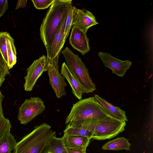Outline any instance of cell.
Wrapping results in <instances>:
<instances>
[{
	"mask_svg": "<svg viewBox=\"0 0 153 153\" xmlns=\"http://www.w3.org/2000/svg\"><path fill=\"white\" fill-rule=\"evenodd\" d=\"M71 0H55L50 6L40 28V35L47 51L52 44L61 21L72 5Z\"/></svg>",
	"mask_w": 153,
	"mask_h": 153,
	"instance_id": "cell-1",
	"label": "cell"
},
{
	"mask_svg": "<svg viewBox=\"0 0 153 153\" xmlns=\"http://www.w3.org/2000/svg\"><path fill=\"white\" fill-rule=\"evenodd\" d=\"M56 134L50 125L43 123L17 142L12 153H43Z\"/></svg>",
	"mask_w": 153,
	"mask_h": 153,
	"instance_id": "cell-2",
	"label": "cell"
},
{
	"mask_svg": "<svg viewBox=\"0 0 153 153\" xmlns=\"http://www.w3.org/2000/svg\"><path fill=\"white\" fill-rule=\"evenodd\" d=\"M61 53L67 67L80 83L83 93H92L95 90L96 85L90 78L88 69L79 56L68 47Z\"/></svg>",
	"mask_w": 153,
	"mask_h": 153,
	"instance_id": "cell-3",
	"label": "cell"
},
{
	"mask_svg": "<svg viewBox=\"0 0 153 153\" xmlns=\"http://www.w3.org/2000/svg\"><path fill=\"white\" fill-rule=\"evenodd\" d=\"M108 116L94 97H91L79 100L73 105L65 123L68 124L91 118L100 120Z\"/></svg>",
	"mask_w": 153,
	"mask_h": 153,
	"instance_id": "cell-4",
	"label": "cell"
},
{
	"mask_svg": "<svg viewBox=\"0 0 153 153\" xmlns=\"http://www.w3.org/2000/svg\"><path fill=\"white\" fill-rule=\"evenodd\" d=\"M126 125V122L108 116L99 120L91 139L98 140L111 139L123 131Z\"/></svg>",
	"mask_w": 153,
	"mask_h": 153,
	"instance_id": "cell-5",
	"label": "cell"
},
{
	"mask_svg": "<svg viewBox=\"0 0 153 153\" xmlns=\"http://www.w3.org/2000/svg\"><path fill=\"white\" fill-rule=\"evenodd\" d=\"M45 109L41 98L38 97L26 99L19 108L18 119L21 124H27Z\"/></svg>",
	"mask_w": 153,
	"mask_h": 153,
	"instance_id": "cell-6",
	"label": "cell"
},
{
	"mask_svg": "<svg viewBox=\"0 0 153 153\" xmlns=\"http://www.w3.org/2000/svg\"><path fill=\"white\" fill-rule=\"evenodd\" d=\"M26 70L24 86L25 91H30L39 78L44 72L47 71V57L43 55L35 60Z\"/></svg>",
	"mask_w": 153,
	"mask_h": 153,
	"instance_id": "cell-7",
	"label": "cell"
},
{
	"mask_svg": "<svg viewBox=\"0 0 153 153\" xmlns=\"http://www.w3.org/2000/svg\"><path fill=\"white\" fill-rule=\"evenodd\" d=\"M47 68L49 83L56 97L60 98L65 96V87L67 84L64 78L59 73V68L54 65L53 60L47 59Z\"/></svg>",
	"mask_w": 153,
	"mask_h": 153,
	"instance_id": "cell-8",
	"label": "cell"
},
{
	"mask_svg": "<svg viewBox=\"0 0 153 153\" xmlns=\"http://www.w3.org/2000/svg\"><path fill=\"white\" fill-rule=\"evenodd\" d=\"M98 55L104 66L111 69L113 73L118 76L123 77L131 65L132 62L129 60H121L108 53L99 52Z\"/></svg>",
	"mask_w": 153,
	"mask_h": 153,
	"instance_id": "cell-9",
	"label": "cell"
},
{
	"mask_svg": "<svg viewBox=\"0 0 153 153\" xmlns=\"http://www.w3.org/2000/svg\"><path fill=\"white\" fill-rule=\"evenodd\" d=\"M98 24L95 16L91 12L73 7L72 26L78 27L86 33L89 28Z\"/></svg>",
	"mask_w": 153,
	"mask_h": 153,
	"instance_id": "cell-10",
	"label": "cell"
},
{
	"mask_svg": "<svg viewBox=\"0 0 153 153\" xmlns=\"http://www.w3.org/2000/svg\"><path fill=\"white\" fill-rule=\"evenodd\" d=\"M86 33L78 27L73 25L69 38V43L73 48L83 55L88 53L90 48Z\"/></svg>",
	"mask_w": 153,
	"mask_h": 153,
	"instance_id": "cell-11",
	"label": "cell"
},
{
	"mask_svg": "<svg viewBox=\"0 0 153 153\" xmlns=\"http://www.w3.org/2000/svg\"><path fill=\"white\" fill-rule=\"evenodd\" d=\"M68 12L63 18L53 42L47 51V59L52 60L59 55L64 46L65 43L64 42V32Z\"/></svg>",
	"mask_w": 153,
	"mask_h": 153,
	"instance_id": "cell-12",
	"label": "cell"
},
{
	"mask_svg": "<svg viewBox=\"0 0 153 153\" xmlns=\"http://www.w3.org/2000/svg\"><path fill=\"white\" fill-rule=\"evenodd\" d=\"M94 97L107 115L116 119L125 122L128 121L125 111L120 108L115 106L99 95L95 94Z\"/></svg>",
	"mask_w": 153,
	"mask_h": 153,
	"instance_id": "cell-13",
	"label": "cell"
},
{
	"mask_svg": "<svg viewBox=\"0 0 153 153\" xmlns=\"http://www.w3.org/2000/svg\"><path fill=\"white\" fill-rule=\"evenodd\" d=\"M61 73L69 83L72 88V92L74 96L79 100L82 99V95L83 93V89L78 81L69 70L65 62L62 64Z\"/></svg>",
	"mask_w": 153,
	"mask_h": 153,
	"instance_id": "cell-14",
	"label": "cell"
},
{
	"mask_svg": "<svg viewBox=\"0 0 153 153\" xmlns=\"http://www.w3.org/2000/svg\"><path fill=\"white\" fill-rule=\"evenodd\" d=\"M63 136L66 147L69 149L87 148L91 139L89 137L83 136L65 134Z\"/></svg>",
	"mask_w": 153,
	"mask_h": 153,
	"instance_id": "cell-15",
	"label": "cell"
},
{
	"mask_svg": "<svg viewBox=\"0 0 153 153\" xmlns=\"http://www.w3.org/2000/svg\"><path fill=\"white\" fill-rule=\"evenodd\" d=\"M69 153L66 147L64 136L60 138L53 137L45 149L43 153Z\"/></svg>",
	"mask_w": 153,
	"mask_h": 153,
	"instance_id": "cell-16",
	"label": "cell"
},
{
	"mask_svg": "<svg viewBox=\"0 0 153 153\" xmlns=\"http://www.w3.org/2000/svg\"><path fill=\"white\" fill-rule=\"evenodd\" d=\"M128 140L124 137H119L109 141L102 146V149L105 150H130L131 144Z\"/></svg>",
	"mask_w": 153,
	"mask_h": 153,
	"instance_id": "cell-17",
	"label": "cell"
},
{
	"mask_svg": "<svg viewBox=\"0 0 153 153\" xmlns=\"http://www.w3.org/2000/svg\"><path fill=\"white\" fill-rule=\"evenodd\" d=\"M16 143L10 131L7 132L0 140V153H11Z\"/></svg>",
	"mask_w": 153,
	"mask_h": 153,
	"instance_id": "cell-18",
	"label": "cell"
},
{
	"mask_svg": "<svg viewBox=\"0 0 153 153\" xmlns=\"http://www.w3.org/2000/svg\"><path fill=\"white\" fill-rule=\"evenodd\" d=\"M16 52L13 39L9 36L7 48V64L9 69L12 68L16 62Z\"/></svg>",
	"mask_w": 153,
	"mask_h": 153,
	"instance_id": "cell-19",
	"label": "cell"
},
{
	"mask_svg": "<svg viewBox=\"0 0 153 153\" xmlns=\"http://www.w3.org/2000/svg\"><path fill=\"white\" fill-rule=\"evenodd\" d=\"M64 134L87 137L91 139L93 133L85 129L68 124L64 131Z\"/></svg>",
	"mask_w": 153,
	"mask_h": 153,
	"instance_id": "cell-20",
	"label": "cell"
},
{
	"mask_svg": "<svg viewBox=\"0 0 153 153\" xmlns=\"http://www.w3.org/2000/svg\"><path fill=\"white\" fill-rule=\"evenodd\" d=\"M10 35L7 32H0V52L7 65L8 39Z\"/></svg>",
	"mask_w": 153,
	"mask_h": 153,
	"instance_id": "cell-21",
	"label": "cell"
},
{
	"mask_svg": "<svg viewBox=\"0 0 153 153\" xmlns=\"http://www.w3.org/2000/svg\"><path fill=\"white\" fill-rule=\"evenodd\" d=\"M73 6L72 5L69 8L67 15V17L65 23V27L64 34V42L65 43L67 39L70 29L72 26V16Z\"/></svg>",
	"mask_w": 153,
	"mask_h": 153,
	"instance_id": "cell-22",
	"label": "cell"
},
{
	"mask_svg": "<svg viewBox=\"0 0 153 153\" xmlns=\"http://www.w3.org/2000/svg\"><path fill=\"white\" fill-rule=\"evenodd\" d=\"M9 69L0 52V86L4 81L6 76L9 74Z\"/></svg>",
	"mask_w": 153,
	"mask_h": 153,
	"instance_id": "cell-23",
	"label": "cell"
},
{
	"mask_svg": "<svg viewBox=\"0 0 153 153\" xmlns=\"http://www.w3.org/2000/svg\"><path fill=\"white\" fill-rule=\"evenodd\" d=\"M12 126L8 119L4 118L0 120V140L7 132L10 131Z\"/></svg>",
	"mask_w": 153,
	"mask_h": 153,
	"instance_id": "cell-24",
	"label": "cell"
},
{
	"mask_svg": "<svg viewBox=\"0 0 153 153\" xmlns=\"http://www.w3.org/2000/svg\"><path fill=\"white\" fill-rule=\"evenodd\" d=\"M55 0H32L34 7L38 9H44L48 8Z\"/></svg>",
	"mask_w": 153,
	"mask_h": 153,
	"instance_id": "cell-25",
	"label": "cell"
},
{
	"mask_svg": "<svg viewBox=\"0 0 153 153\" xmlns=\"http://www.w3.org/2000/svg\"><path fill=\"white\" fill-rule=\"evenodd\" d=\"M8 8L7 0H0V17L3 15Z\"/></svg>",
	"mask_w": 153,
	"mask_h": 153,
	"instance_id": "cell-26",
	"label": "cell"
},
{
	"mask_svg": "<svg viewBox=\"0 0 153 153\" xmlns=\"http://www.w3.org/2000/svg\"><path fill=\"white\" fill-rule=\"evenodd\" d=\"M86 148H80L72 149H67L69 153H86Z\"/></svg>",
	"mask_w": 153,
	"mask_h": 153,
	"instance_id": "cell-27",
	"label": "cell"
},
{
	"mask_svg": "<svg viewBox=\"0 0 153 153\" xmlns=\"http://www.w3.org/2000/svg\"><path fill=\"white\" fill-rule=\"evenodd\" d=\"M0 86V120L4 118L3 112L2 108V102L4 98V96L1 93Z\"/></svg>",
	"mask_w": 153,
	"mask_h": 153,
	"instance_id": "cell-28",
	"label": "cell"
},
{
	"mask_svg": "<svg viewBox=\"0 0 153 153\" xmlns=\"http://www.w3.org/2000/svg\"><path fill=\"white\" fill-rule=\"evenodd\" d=\"M27 0H19L16 7V10L20 8H24L26 6Z\"/></svg>",
	"mask_w": 153,
	"mask_h": 153,
	"instance_id": "cell-29",
	"label": "cell"
},
{
	"mask_svg": "<svg viewBox=\"0 0 153 153\" xmlns=\"http://www.w3.org/2000/svg\"><path fill=\"white\" fill-rule=\"evenodd\" d=\"M48 153H51V152H48Z\"/></svg>",
	"mask_w": 153,
	"mask_h": 153,
	"instance_id": "cell-30",
	"label": "cell"
}]
</instances>
